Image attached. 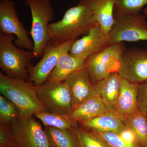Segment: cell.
<instances>
[{"label": "cell", "instance_id": "1", "mask_svg": "<svg viewBox=\"0 0 147 147\" xmlns=\"http://www.w3.org/2000/svg\"><path fill=\"white\" fill-rule=\"evenodd\" d=\"M97 23L88 0H80L77 5L66 11L61 20L50 23L49 44L57 45L76 39Z\"/></svg>", "mask_w": 147, "mask_h": 147}, {"label": "cell", "instance_id": "2", "mask_svg": "<svg viewBox=\"0 0 147 147\" xmlns=\"http://www.w3.org/2000/svg\"><path fill=\"white\" fill-rule=\"evenodd\" d=\"M0 91L17 107L18 119L24 121L38 112L45 111L31 82L15 79L0 72Z\"/></svg>", "mask_w": 147, "mask_h": 147}, {"label": "cell", "instance_id": "3", "mask_svg": "<svg viewBox=\"0 0 147 147\" xmlns=\"http://www.w3.org/2000/svg\"><path fill=\"white\" fill-rule=\"evenodd\" d=\"M15 39L14 36L0 32V67L7 76L28 81L34 55L33 51L19 49Z\"/></svg>", "mask_w": 147, "mask_h": 147}, {"label": "cell", "instance_id": "4", "mask_svg": "<svg viewBox=\"0 0 147 147\" xmlns=\"http://www.w3.org/2000/svg\"><path fill=\"white\" fill-rule=\"evenodd\" d=\"M32 16L30 34L34 44L33 50L35 58L42 57L50 41L49 25L55 12L50 0H26Z\"/></svg>", "mask_w": 147, "mask_h": 147}, {"label": "cell", "instance_id": "5", "mask_svg": "<svg viewBox=\"0 0 147 147\" xmlns=\"http://www.w3.org/2000/svg\"><path fill=\"white\" fill-rule=\"evenodd\" d=\"M125 49L124 42L110 44L87 58L85 66L94 84L111 74L118 72L121 57Z\"/></svg>", "mask_w": 147, "mask_h": 147}, {"label": "cell", "instance_id": "6", "mask_svg": "<svg viewBox=\"0 0 147 147\" xmlns=\"http://www.w3.org/2000/svg\"><path fill=\"white\" fill-rule=\"evenodd\" d=\"M110 44L147 40L146 16L114 15V22L108 34Z\"/></svg>", "mask_w": 147, "mask_h": 147}, {"label": "cell", "instance_id": "7", "mask_svg": "<svg viewBox=\"0 0 147 147\" xmlns=\"http://www.w3.org/2000/svg\"><path fill=\"white\" fill-rule=\"evenodd\" d=\"M37 94L45 111L69 115L72 110V99L65 81H47L41 86H34Z\"/></svg>", "mask_w": 147, "mask_h": 147}, {"label": "cell", "instance_id": "8", "mask_svg": "<svg viewBox=\"0 0 147 147\" xmlns=\"http://www.w3.org/2000/svg\"><path fill=\"white\" fill-rule=\"evenodd\" d=\"M0 32L12 35L17 47L33 51L34 44L29 37V32L20 21L12 0H2L0 3Z\"/></svg>", "mask_w": 147, "mask_h": 147}, {"label": "cell", "instance_id": "9", "mask_svg": "<svg viewBox=\"0 0 147 147\" xmlns=\"http://www.w3.org/2000/svg\"><path fill=\"white\" fill-rule=\"evenodd\" d=\"M118 73L131 83L141 84L147 81V50L133 47L125 49L120 60Z\"/></svg>", "mask_w": 147, "mask_h": 147}, {"label": "cell", "instance_id": "10", "mask_svg": "<svg viewBox=\"0 0 147 147\" xmlns=\"http://www.w3.org/2000/svg\"><path fill=\"white\" fill-rule=\"evenodd\" d=\"M76 40L57 45L48 44L41 59L30 69L28 81L36 86L45 84L57 65L61 56L64 53L69 52L71 45Z\"/></svg>", "mask_w": 147, "mask_h": 147}, {"label": "cell", "instance_id": "11", "mask_svg": "<svg viewBox=\"0 0 147 147\" xmlns=\"http://www.w3.org/2000/svg\"><path fill=\"white\" fill-rule=\"evenodd\" d=\"M9 125L18 147H50L45 131L33 117Z\"/></svg>", "mask_w": 147, "mask_h": 147}, {"label": "cell", "instance_id": "12", "mask_svg": "<svg viewBox=\"0 0 147 147\" xmlns=\"http://www.w3.org/2000/svg\"><path fill=\"white\" fill-rule=\"evenodd\" d=\"M109 44L108 34L97 23L86 35L74 41L69 53L86 60L90 56L102 51Z\"/></svg>", "mask_w": 147, "mask_h": 147}, {"label": "cell", "instance_id": "13", "mask_svg": "<svg viewBox=\"0 0 147 147\" xmlns=\"http://www.w3.org/2000/svg\"><path fill=\"white\" fill-rule=\"evenodd\" d=\"M65 82L71 94L72 109L97 94L86 68L71 74Z\"/></svg>", "mask_w": 147, "mask_h": 147}, {"label": "cell", "instance_id": "14", "mask_svg": "<svg viewBox=\"0 0 147 147\" xmlns=\"http://www.w3.org/2000/svg\"><path fill=\"white\" fill-rule=\"evenodd\" d=\"M139 84L121 78V90L114 112L123 119L139 111L138 94Z\"/></svg>", "mask_w": 147, "mask_h": 147}, {"label": "cell", "instance_id": "15", "mask_svg": "<svg viewBox=\"0 0 147 147\" xmlns=\"http://www.w3.org/2000/svg\"><path fill=\"white\" fill-rule=\"evenodd\" d=\"M91 131L114 132L121 134L127 130L122 119L114 112L108 113L78 123Z\"/></svg>", "mask_w": 147, "mask_h": 147}, {"label": "cell", "instance_id": "16", "mask_svg": "<svg viewBox=\"0 0 147 147\" xmlns=\"http://www.w3.org/2000/svg\"><path fill=\"white\" fill-rule=\"evenodd\" d=\"M121 79L118 72H114L95 84L97 94L110 112H114L120 92Z\"/></svg>", "mask_w": 147, "mask_h": 147}, {"label": "cell", "instance_id": "17", "mask_svg": "<svg viewBox=\"0 0 147 147\" xmlns=\"http://www.w3.org/2000/svg\"><path fill=\"white\" fill-rule=\"evenodd\" d=\"M85 63V59L73 56L69 52H65L61 56L47 81L63 82L71 74L86 68Z\"/></svg>", "mask_w": 147, "mask_h": 147}, {"label": "cell", "instance_id": "18", "mask_svg": "<svg viewBox=\"0 0 147 147\" xmlns=\"http://www.w3.org/2000/svg\"><path fill=\"white\" fill-rule=\"evenodd\" d=\"M107 107L98 94L72 108L69 114L71 120L79 123L108 113Z\"/></svg>", "mask_w": 147, "mask_h": 147}, {"label": "cell", "instance_id": "19", "mask_svg": "<svg viewBox=\"0 0 147 147\" xmlns=\"http://www.w3.org/2000/svg\"><path fill=\"white\" fill-rule=\"evenodd\" d=\"M116 0H88L97 23L108 34L114 22Z\"/></svg>", "mask_w": 147, "mask_h": 147}, {"label": "cell", "instance_id": "20", "mask_svg": "<svg viewBox=\"0 0 147 147\" xmlns=\"http://www.w3.org/2000/svg\"><path fill=\"white\" fill-rule=\"evenodd\" d=\"M127 128L134 135L139 147H147V116L139 110L123 119Z\"/></svg>", "mask_w": 147, "mask_h": 147}, {"label": "cell", "instance_id": "21", "mask_svg": "<svg viewBox=\"0 0 147 147\" xmlns=\"http://www.w3.org/2000/svg\"><path fill=\"white\" fill-rule=\"evenodd\" d=\"M44 130L50 147H79L73 128L61 129L45 126Z\"/></svg>", "mask_w": 147, "mask_h": 147}, {"label": "cell", "instance_id": "22", "mask_svg": "<svg viewBox=\"0 0 147 147\" xmlns=\"http://www.w3.org/2000/svg\"><path fill=\"white\" fill-rule=\"evenodd\" d=\"M33 116L41 121L45 126L53 127L61 129H73L78 126L79 124L71 120L69 115L44 111L37 113Z\"/></svg>", "mask_w": 147, "mask_h": 147}, {"label": "cell", "instance_id": "23", "mask_svg": "<svg viewBox=\"0 0 147 147\" xmlns=\"http://www.w3.org/2000/svg\"><path fill=\"white\" fill-rule=\"evenodd\" d=\"M73 129L79 147H111L99 136L81 126L78 125Z\"/></svg>", "mask_w": 147, "mask_h": 147}, {"label": "cell", "instance_id": "24", "mask_svg": "<svg viewBox=\"0 0 147 147\" xmlns=\"http://www.w3.org/2000/svg\"><path fill=\"white\" fill-rule=\"evenodd\" d=\"M147 4V0H116L114 15H138Z\"/></svg>", "mask_w": 147, "mask_h": 147}, {"label": "cell", "instance_id": "25", "mask_svg": "<svg viewBox=\"0 0 147 147\" xmlns=\"http://www.w3.org/2000/svg\"><path fill=\"white\" fill-rule=\"evenodd\" d=\"M19 118L18 109L15 105L4 96H0L1 124H9Z\"/></svg>", "mask_w": 147, "mask_h": 147}, {"label": "cell", "instance_id": "26", "mask_svg": "<svg viewBox=\"0 0 147 147\" xmlns=\"http://www.w3.org/2000/svg\"><path fill=\"white\" fill-rule=\"evenodd\" d=\"M92 132L102 138L111 147H139L137 143L126 140L119 133L100 131Z\"/></svg>", "mask_w": 147, "mask_h": 147}, {"label": "cell", "instance_id": "27", "mask_svg": "<svg viewBox=\"0 0 147 147\" xmlns=\"http://www.w3.org/2000/svg\"><path fill=\"white\" fill-rule=\"evenodd\" d=\"M0 147H18L9 124L0 125Z\"/></svg>", "mask_w": 147, "mask_h": 147}, {"label": "cell", "instance_id": "28", "mask_svg": "<svg viewBox=\"0 0 147 147\" xmlns=\"http://www.w3.org/2000/svg\"><path fill=\"white\" fill-rule=\"evenodd\" d=\"M138 104L139 110L147 115V81L139 84Z\"/></svg>", "mask_w": 147, "mask_h": 147}, {"label": "cell", "instance_id": "29", "mask_svg": "<svg viewBox=\"0 0 147 147\" xmlns=\"http://www.w3.org/2000/svg\"><path fill=\"white\" fill-rule=\"evenodd\" d=\"M144 13L145 16L147 17V7L144 9Z\"/></svg>", "mask_w": 147, "mask_h": 147}, {"label": "cell", "instance_id": "30", "mask_svg": "<svg viewBox=\"0 0 147 147\" xmlns=\"http://www.w3.org/2000/svg\"></svg>", "mask_w": 147, "mask_h": 147}]
</instances>
